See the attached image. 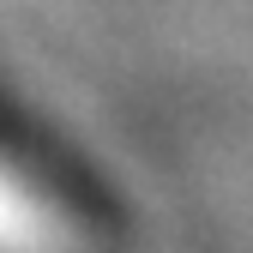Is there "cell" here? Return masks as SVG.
Returning <instances> with one entry per match:
<instances>
[{
  "mask_svg": "<svg viewBox=\"0 0 253 253\" xmlns=\"http://www.w3.org/2000/svg\"><path fill=\"white\" fill-rule=\"evenodd\" d=\"M115 229L109 187L0 97V253H97Z\"/></svg>",
  "mask_w": 253,
  "mask_h": 253,
  "instance_id": "6da1fadb",
  "label": "cell"
}]
</instances>
